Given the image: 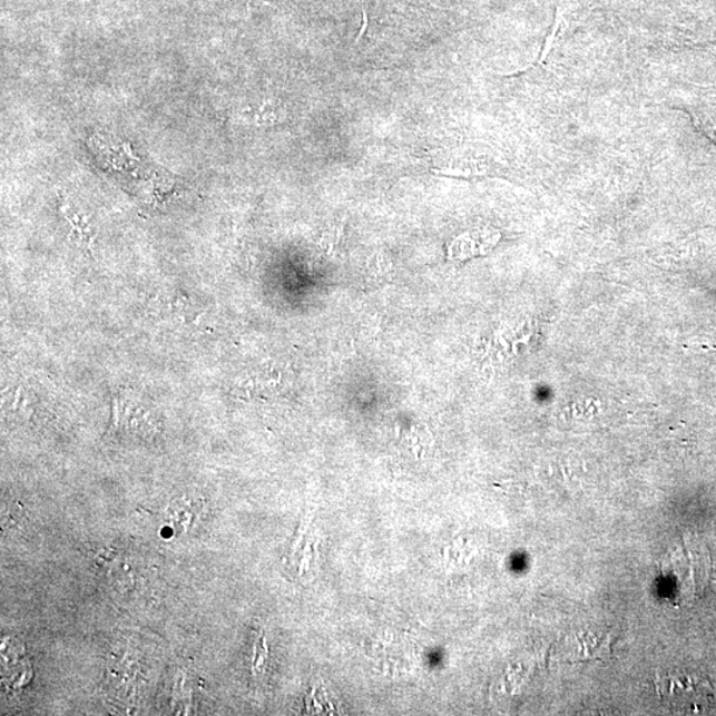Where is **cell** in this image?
Masks as SVG:
<instances>
[{
    "label": "cell",
    "mask_w": 716,
    "mask_h": 716,
    "mask_svg": "<svg viewBox=\"0 0 716 716\" xmlns=\"http://www.w3.org/2000/svg\"><path fill=\"white\" fill-rule=\"evenodd\" d=\"M660 697L680 710L700 712L710 705L714 688L706 678L692 674H669L656 680Z\"/></svg>",
    "instance_id": "1"
},
{
    "label": "cell",
    "mask_w": 716,
    "mask_h": 716,
    "mask_svg": "<svg viewBox=\"0 0 716 716\" xmlns=\"http://www.w3.org/2000/svg\"><path fill=\"white\" fill-rule=\"evenodd\" d=\"M577 646L571 653V660H595L602 659L610 655V638L597 637L595 635H581L576 637Z\"/></svg>",
    "instance_id": "2"
}]
</instances>
